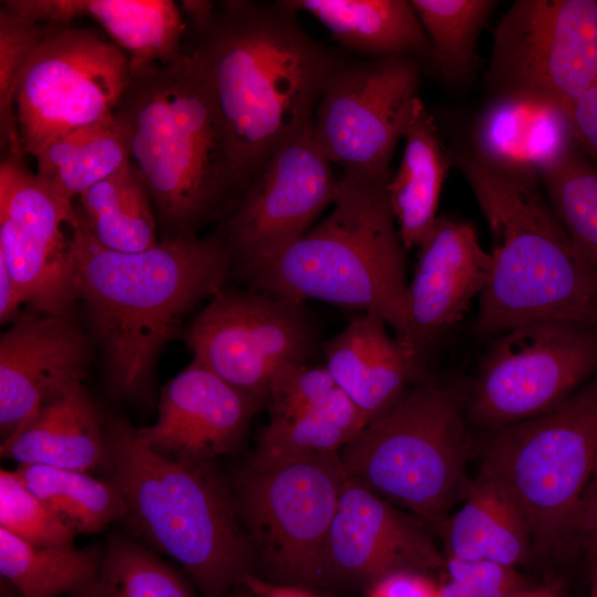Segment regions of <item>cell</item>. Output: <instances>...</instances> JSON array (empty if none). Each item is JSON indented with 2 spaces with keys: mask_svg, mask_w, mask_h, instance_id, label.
<instances>
[{
  "mask_svg": "<svg viewBox=\"0 0 597 597\" xmlns=\"http://www.w3.org/2000/svg\"><path fill=\"white\" fill-rule=\"evenodd\" d=\"M181 336L195 360L264 405L275 374L286 365L308 364L316 342L303 304L226 287Z\"/></svg>",
  "mask_w": 597,
  "mask_h": 597,
  "instance_id": "13",
  "label": "cell"
},
{
  "mask_svg": "<svg viewBox=\"0 0 597 597\" xmlns=\"http://www.w3.org/2000/svg\"><path fill=\"white\" fill-rule=\"evenodd\" d=\"M597 370V328L540 320L496 335L482 359L469 404L478 423L494 430L546 413Z\"/></svg>",
  "mask_w": 597,
  "mask_h": 597,
  "instance_id": "11",
  "label": "cell"
},
{
  "mask_svg": "<svg viewBox=\"0 0 597 597\" xmlns=\"http://www.w3.org/2000/svg\"><path fill=\"white\" fill-rule=\"evenodd\" d=\"M182 53L205 78L240 192L313 121L326 82L346 61L312 38L285 0L216 2L203 18L186 20Z\"/></svg>",
  "mask_w": 597,
  "mask_h": 597,
  "instance_id": "1",
  "label": "cell"
},
{
  "mask_svg": "<svg viewBox=\"0 0 597 597\" xmlns=\"http://www.w3.org/2000/svg\"><path fill=\"white\" fill-rule=\"evenodd\" d=\"M405 148L387 195L405 249L419 248L436 219L442 185L451 164L438 126L420 97L405 134Z\"/></svg>",
  "mask_w": 597,
  "mask_h": 597,
  "instance_id": "25",
  "label": "cell"
},
{
  "mask_svg": "<svg viewBox=\"0 0 597 597\" xmlns=\"http://www.w3.org/2000/svg\"><path fill=\"white\" fill-rule=\"evenodd\" d=\"M130 60V81L113 113L130 161L164 239L198 235L240 193L211 95L186 53L170 63Z\"/></svg>",
  "mask_w": 597,
  "mask_h": 597,
  "instance_id": "3",
  "label": "cell"
},
{
  "mask_svg": "<svg viewBox=\"0 0 597 597\" xmlns=\"http://www.w3.org/2000/svg\"><path fill=\"white\" fill-rule=\"evenodd\" d=\"M465 408L452 387L418 383L341 451L346 479L441 526L471 481Z\"/></svg>",
  "mask_w": 597,
  "mask_h": 597,
  "instance_id": "7",
  "label": "cell"
},
{
  "mask_svg": "<svg viewBox=\"0 0 597 597\" xmlns=\"http://www.w3.org/2000/svg\"><path fill=\"white\" fill-rule=\"evenodd\" d=\"M0 7V139L2 157L24 156L15 116V90L20 73L51 28Z\"/></svg>",
  "mask_w": 597,
  "mask_h": 597,
  "instance_id": "36",
  "label": "cell"
},
{
  "mask_svg": "<svg viewBox=\"0 0 597 597\" xmlns=\"http://www.w3.org/2000/svg\"><path fill=\"white\" fill-rule=\"evenodd\" d=\"M74 202L45 187L23 156L0 165V262L24 304L40 314H72L76 294L71 252Z\"/></svg>",
  "mask_w": 597,
  "mask_h": 597,
  "instance_id": "16",
  "label": "cell"
},
{
  "mask_svg": "<svg viewBox=\"0 0 597 597\" xmlns=\"http://www.w3.org/2000/svg\"><path fill=\"white\" fill-rule=\"evenodd\" d=\"M494 239L480 294L479 333L563 320L597 328V270L554 212L535 176L499 169L475 153L452 156Z\"/></svg>",
  "mask_w": 597,
  "mask_h": 597,
  "instance_id": "4",
  "label": "cell"
},
{
  "mask_svg": "<svg viewBox=\"0 0 597 597\" xmlns=\"http://www.w3.org/2000/svg\"><path fill=\"white\" fill-rule=\"evenodd\" d=\"M475 154L488 164L541 177L576 145L569 112L530 95H496L475 129Z\"/></svg>",
  "mask_w": 597,
  "mask_h": 597,
  "instance_id": "22",
  "label": "cell"
},
{
  "mask_svg": "<svg viewBox=\"0 0 597 597\" xmlns=\"http://www.w3.org/2000/svg\"><path fill=\"white\" fill-rule=\"evenodd\" d=\"M478 478L517 509L533 548L570 537L597 481V375L553 410L494 430Z\"/></svg>",
  "mask_w": 597,
  "mask_h": 597,
  "instance_id": "8",
  "label": "cell"
},
{
  "mask_svg": "<svg viewBox=\"0 0 597 597\" xmlns=\"http://www.w3.org/2000/svg\"><path fill=\"white\" fill-rule=\"evenodd\" d=\"M337 386L326 367L291 364L273 377L265 406L269 421H286L314 409Z\"/></svg>",
  "mask_w": 597,
  "mask_h": 597,
  "instance_id": "38",
  "label": "cell"
},
{
  "mask_svg": "<svg viewBox=\"0 0 597 597\" xmlns=\"http://www.w3.org/2000/svg\"><path fill=\"white\" fill-rule=\"evenodd\" d=\"M32 157L38 179L71 202L130 161L114 115L53 137Z\"/></svg>",
  "mask_w": 597,
  "mask_h": 597,
  "instance_id": "28",
  "label": "cell"
},
{
  "mask_svg": "<svg viewBox=\"0 0 597 597\" xmlns=\"http://www.w3.org/2000/svg\"><path fill=\"white\" fill-rule=\"evenodd\" d=\"M426 32L430 56L440 75L462 82L473 74L478 35L492 0H410Z\"/></svg>",
  "mask_w": 597,
  "mask_h": 597,
  "instance_id": "33",
  "label": "cell"
},
{
  "mask_svg": "<svg viewBox=\"0 0 597 597\" xmlns=\"http://www.w3.org/2000/svg\"><path fill=\"white\" fill-rule=\"evenodd\" d=\"M91 336L72 314L19 317L0 337V431L8 439L41 406L83 384Z\"/></svg>",
  "mask_w": 597,
  "mask_h": 597,
  "instance_id": "19",
  "label": "cell"
},
{
  "mask_svg": "<svg viewBox=\"0 0 597 597\" xmlns=\"http://www.w3.org/2000/svg\"><path fill=\"white\" fill-rule=\"evenodd\" d=\"M24 304L20 291L4 263L0 262V322L18 320L17 314Z\"/></svg>",
  "mask_w": 597,
  "mask_h": 597,
  "instance_id": "44",
  "label": "cell"
},
{
  "mask_svg": "<svg viewBox=\"0 0 597 597\" xmlns=\"http://www.w3.org/2000/svg\"><path fill=\"white\" fill-rule=\"evenodd\" d=\"M375 314L360 313L323 344L327 371L367 425L390 411L422 376L419 359Z\"/></svg>",
  "mask_w": 597,
  "mask_h": 597,
  "instance_id": "21",
  "label": "cell"
},
{
  "mask_svg": "<svg viewBox=\"0 0 597 597\" xmlns=\"http://www.w3.org/2000/svg\"><path fill=\"white\" fill-rule=\"evenodd\" d=\"M426 523L346 479L322 566V586L366 588L396 572L443 568Z\"/></svg>",
  "mask_w": 597,
  "mask_h": 597,
  "instance_id": "17",
  "label": "cell"
},
{
  "mask_svg": "<svg viewBox=\"0 0 597 597\" xmlns=\"http://www.w3.org/2000/svg\"><path fill=\"white\" fill-rule=\"evenodd\" d=\"M132 75L130 56L88 28L52 23L27 60L15 90L24 155L67 130L113 116Z\"/></svg>",
  "mask_w": 597,
  "mask_h": 597,
  "instance_id": "10",
  "label": "cell"
},
{
  "mask_svg": "<svg viewBox=\"0 0 597 597\" xmlns=\"http://www.w3.org/2000/svg\"><path fill=\"white\" fill-rule=\"evenodd\" d=\"M572 536L580 538L582 544L597 566V481L587 496L576 520Z\"/></svg>",
  "mask_w": 597,
  "mask_h": 597,
  "instance_id": "42",
  "label": "cell"
},
{
  "mask_svg": "<svg viewBox=\"0 0 597 597\" xmlns=\"http://www.w3.org/2000/svg\"><path fill=\"white\" fill-rule=\"evenodd\" d=\"M441 597H510L526 587L516 568L489 561L447 557Z\"/></svg>",
  "mask_w": 597,
  "mask_h": 597,
  "instance_id": "39",
  "label": "cell"
},
{
  "mask_svg": "<svg viewBox=\"0 0 597 597\" xmlns=\"http://www.w3.org/2000/svg\"><path fill=\"white\" fill-rule=\"evenodd\" d=\"M1 4L39 22L88 18L133 60L170 63L182 55L186 20L171 0H6Z\"/></svg>",
  "mask_w": 597,
  "mask_h": 597,
  "instance_id": "23",
  "label": "cell"
},
{
  "mask_svg": "<svg viewBox=\"0 0 597 597\" xmlns=\"http://www.w3.org/2000/svg\"><path fill=\"white\" fill-rule=\"evenodd\" d=\"M510 597H559L555 588L551 586L524 587Z\"/></svg>",
  "mask_w": 597,
  "mask_h": 597,
  "instance_id": "45",
  "label": "cell"
},
{
  "mask_svg": "<svg viewBox=\"0 0 597 597\" xmlns=\"http://www.w3.org/2000/svg\"><path fill=\"white\" fill-rule=\"evenodd\" d=\"M71 252L76 300L84 305L90 336L102 348L112 395L147 400L165 345L232 275L223 238L216 230L163 239L137 253L117 252L97 243L76 211Z\"/></svg>",
  "mask_w": 597,
  "mask_h": 597,
  "instance_id": "2",
  "label": "cell"
},
{
  "mask_svg": "<svg viewBox=\"0 0 597 597\" xmlns=\"http://www.w3.org/2000/svg\"><path fill=\"white\" fill-rule=\"evenodd\" d=\"M366 597H441L439 583L426 573L402 570L389 574L365 588Z\"/></svg>",
  "mask_w": 597,
  "mask_h": 597,
  "instance_id": "41",
  "label": "cell"
},
{
  "mask_svg": "<svg viewBox=\"0 0 597 597\" xmlns=\"http://www.w3.org/2000/svg\"><path fill=\"white\" fill-rule=\"evenodd\" d=\"M447 557L489 561L516 568L530 555V531L513 503L476 476L460 509L441 525Z\"/></svg>",
  "mask_w": 597,
  "mask_h": 597,
  "instance_id": "27",
  "label": "cell"
},
{
  "mask_svg": "<svg viewBox=\"0 0 597 597\" xmlns=\"http://www.w3.org/2000/svg\"><path fill=\"white\" fill-rule=\"evenodd\" d=\"M90 597H198L188 582L139 541L112 536Z\"/></svg>",
  "mask_w": 597,
  "mask_h": 597,
  "instance_id": "34",
  "label": "cell"
},
{
  "mask_svg": "<svg viewBox=\"0 0 597 597\" xmlns=\"http://www.w3.org/2000/svg\"><path fill=\"white\" fill-rule=\"evenodd\" d=\"M317 19L346 50L373 57L430 54L421 22L407 0H285Z\"/></svg>",
  "mask_w": 597,
  "mask_h": 597,
  "instance_id": "26",
  "label": "cell"
},
{
  "mask_svg": "<svg viewBox=\"0 0 597 597\" xmlns=\"http://www.w3.org/2000/svg\"><path fill=\"white\" fill-rule=\"evenodd\" d=\"M211 462L167 459L143 443L126 419L106 422L101 470L123 501L122 522L140 543L177 562L202 597H227L245 575L256 574L258 559Z\"/></svg>",
  "mask_w": 597,
  "mask_h": 597,
  "instance_id": "5",
  "label": "cell"
},
{
  "mask_svg": "<svg viewBox=\"0 0 597 597\" xmlns=\"http://www.w3.org/2000/svg\"><path fill=\"white\" fill-rule=\"evenodd\" d=\"M569 121L576 147L597 168V81L573 105Z\"/></svg>",
  "mask_w": 597,
  "mask_h": 597,
  "instance_id": "40",
  "label": "cell"
},
{
  "mask_svg": "<svg viewBox=\"0 0 597 597\" xmlns=\"http://www.w3.org/2000/svg\"><path fill=\"white\" fill-rule=\"evenodd\" d=\"M589 597H597V566L594 567Z\"/></svg>",
  "mask_w": 597,
  "mask_h": 597,
  "instance_id": "47",
  "label": "cell"
},
{
  "mask_svg": "<svg viewBox=\"0 0 597 597\" xmlns=\"http://www.w3.org/2000/svg\"><path fill=\"white\" fill-rule=\"evenodd\" d=\"M390 177L344 174L323 221L233 275L250 290L295 303L322 301L375 314L400 339L408 283L405 247L386 189Z\"/></svg>",
  "mask_w": 597,
  "mask_h": 597,
  "instance_id": "6",
  "label": "cell"
},
{
  "mask_svg": "<svg viewBox=\"0 0 597 597\" xmlns=\"http://www.w3.org/2000/svg\"><path fill=\"white\" fill-rule=\"evenodd\" d=\"M337 181L312 121L270 155L220 221L217 231L230 251L232 275L307 232L333 203Z\"/></svg>",
  "mask_w": 597,
  "mask_h": 597,
  "instance_id": "15",
  "label": "cell"
},
{
  "mask_svg": "<svg viewBox=\"0 0 597 597\" xmlns=\"http://www.w3.org/2000/svg\"><path fill=\"white\" fill-rule=\"evenodd\" d=\"M74 205L93 239L106 249L137 253L159 243L151 198L132 161L93 185Z\"/></svg>",
  "mask_w": 597,
  "mask_h": 597,
  "instance_id": "29",
  "label": "cell"
},
{
  "mask_svg": "<svg viewBox=\"0 0 597 597\" xmlns=\"http://www.w3.org/2000/svg\"><path fill=\"white\" fill-rule=\"evenodd\" d=\"M419 84L412 56L346 60L326 82L313 116L316 140L328 160L348 175H390Z\"/></svg>",
  "mask_w": 597,
  "mask_h": 597,
  "instance_id": "14",
  "label": "cell"
},
{
  "mask_svg": "<svg viewBox=\"0 0 597 597\" xmlns=\"http://www.w3.org/2000/svg\"><path fill=\"white\" fill-rule=\"evenodd\" d=\"M14 471L76 535L98 533L124 516L123 501L105 479L42 464L20 463Z\"/></svg>",
  "mask_w": 597,
  "mask_h": 597,
  "instance_id": "32",
  "label": "cell"
},
{
  "mask_svg": "<svg viewBox=\"0 0 597 597\" xmlns=\"http://www.w3.org/2000/svg\"><path fill=\"white\" fill-rule=\"evenodd\" d=\"M496 95L570 112L597 81V0H517L496 25L489 65Z\"/></svg>",
  "mask_w": 597,
  "mask_h": 597,
  "instance_id": "12",
  "label": "cell"
},
{
  "mask_svg": "<svg viewBox=\"0 0 597 597\" xmlns=\"http://www.w3.org/2000/svg\"><path fill=\"white\" fill-rule=\"evenodd\" d=\"M227 597H255L247 587L243 585L235 586Z\"/></svg>",
  "mask_w": 597,
  "mask_h": 597,
  "instance_id": "46",
  "label": "cell"
},
{
  "mask_svg": "<svg viewBox=\"0 0 597 597\" xmlns=\"http://www.w3.org/2000/svg\"><path fill=\"white\" fill-rule=\"evenodd\" d=\"M241 585L255 597H320L312 588L272 582L258 574L245 575Z\"/></svg>",
  "mask_w": 597,
  "mask_h": 597,
  "instance_id": "43",
  "label": "cell"
},
{
  "mask_svg": "<svg viewBox=\"0 0 597 597\" xmlns=\"http://www.w3.org/2000/svg\"><path fill=\"white\" fill-rule=\"evenodd\" d=\"M400 341L419 358L465 313L488 281L491 254L470 222L438 216L419 245Z\"/></svg>",
  "mask_w": 597,
  "mask_h": 597,
  "instance_id": "20",
  "label": "cell"
},
{
  "mask_svg": "<svg viewBox=\"0 0 597 597\" xmlns=\"http://www.w3.org/2000/svg\"><path fill=\"white\" fill-rule=\"evenodd\" d=\"M102 554L31 544L0 527V574L20 597H90Z\"/></svg>",
  "mask_w": 597,
  "mask_h": 597,
  "instance_id": "30",
  "label": "cell"
},
{
  "mask_svg": "<svg viewBox=\"0 0 597 597\" xmlns=\"http://www.w3.org/2000/svg\"><path fill=\"white\" fill-rule=\"evenodd\" d=\"M345 481L339 452L247 467L233 500L263 577L322 586L325 548Z\"/></svg>",
  "mask_w": 597,
  "mask_h": 597,
  "instance_id": "9",
  "label": "cell"
},
{
  "mask_svg": "<svg viewBox=\"0 0 597 597\" xmlns=\"http://www.w3.org/2000/svg\"><path fill=\"white\" fill-rule=\"evenodd\" d=\"M540 180L573 242L597 270V168L575 146Z\"/></svg>",
  "mask_w": 597,
  "mask_h": 597,
  "instance_id": "35",
  "label": "cell"
},
{
  "mask_svg": "<svg viewBox=\"0 0 597 597\" xmlns=\"http://www.w3.org/2000/svg\"><path fill=\"white\" fill-rule=\"evenodd\" d=\"M263 406L193 359L161 389L156 422L136 433L167 459L211 462L240 449Z\"/></svg>",
  "mask_w": 597,
  "mask_h": 597,
  "instance_id": "18",
  "label": "cell"
},
{
  "mask_svg": "<svg viewBox=\"0 0 597 597\" xmlns=\"http://www.w3.org/2000/svg\"><path fill=\"white\" fill-rule=\"evenodd\" d=\"M366 426L362 411L336 387L304 415L286 421H269L259 433L249 464L339 452Z\"/></svg>",
  "mask_w": 597,
  "mask_h": 597,
  "instance_id": "31",
  "label": "cell"
},
{
  "mask_svg": "<svg viewBox=\"0 0 597 597\" xmlns=\"http://www.w3.org/2000/svg\"><path fill=\"white\" fill-rule=\"evenodd\" d=\"M0 527L35 545L73 546L76 534L22 482L0 471Z\"/></svg>",
  "mask_w": 597,
  "mask_h": 597,
  "instance_id": "37",
  "label": "cell"
},
{
  "mask_svg": "<svg viewBox=\"0 0 597 597\" xmlns=\"http://www.w3.org/2000/svg\"><path fill=\"white\" fill-rule=\"evenodd\" d=\"M0 450L19 464L92 473L105 462L106 422L80 384L41 406Z\"/></svg>",
  "mask_w": 597,
  "mask_h": 597,
  "instance_id": "24",
  "label": "cell"
}]
</instances>
